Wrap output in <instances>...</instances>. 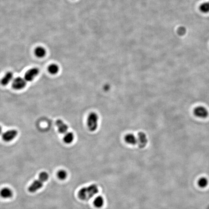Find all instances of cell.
<instances>
[{
    "mask_svg": "<svg viewBox=\"0 0 209 209\" xmlns=\"http://www.w3.org/2000/svg\"><path fill=\"white\" fill-rule=\"evenodd\" d=\"M97 186L92 184L87 187H83L78 191V197L82 200H88L94 197L98 193Z\"/></svg>",
    "mask_w": 209,
    "mask_h": 209,
    "instance_id": "6da1fadb",
    "label": "cell"
},
{
    "mask_svg": "<svg viewBox=\"0 0 209 209\" xmlns=\"http://www.w3.org/2000/svg\"><path fill=\"white\" fill-rule=\"evenodd\" d=\"M99 117L95 112H92L89 114L87 118V126L91 131H95L97 129Z\"/></svg>",
    "mask_w": 209,
    "mask_h": 209,
    "instance_id": "7a4b0ae2",
    "label": "cell"
},
{
    "mask_svg": "<svg viewBox=\"0 0 209 209\" xmlns=\"http://www.w3.org/2000/svg\"><path fill=\"white\" fill-rule=\"evenodd\" d=\"M26 85V81L24 78L17 77L15 78L12 81V86L15 90H21Z\"/></svg>",
    "mask_w": 209,
    "mask_h": 209,
    "instance_id": "3957f363",
    "label": "cell"
},
{
    "mask_svg": "<svg viewBox=\"0 0 209 209\" xmlns=\"http://www.w3.org/2000/svg\"><path fill=\"white\" fill-rule=\"evenodd\" d=\"M39 70L37 68H32L28 70L24 75V79L26 81H32L38 75Z\"/></svg>",
    "mask_w": 209,
    "mask_h": 209,
    "instance_id": "277c9868",
    "label": "cell"
},
{
    "mask_svg": "<svg viewBox=\"0 0 209 209\" xmlns=\"http://www.w3.org/2000/svg\"><path fill=\"white\" fill-rule=\"evenodd\" d=\"M17 131L16 130H9L6 131L2 135L3 140L6 142H9L12 141L17 137Z\"/></svg>",
    "mask_w": 209,
    "mask_h": 209,
    "instance_id": "5b68a950",
    "label": "cell"
},
{
    "mask_svg": "<svg viewBox=\"0 0 209 209\" xmlns=\"http://www.w3.org/2000/svg\"><path fill=\"white\" fill-rule=\"evenodd\" d=\"M195 115L200 118H205L208 116V111L205 108L199 106L195 108L194 111Z\"/></svg>",
    "mask_w": 209,
    "mask_h": 209,
    "instance_id": "8992f818",
    "label": "cell"
},
{
    "mask_svg": "<svg viewBox=\"0 0 209 209\" xmlns=\"http://www.w3.org/2000/svg\"><path fill=\"white\" fill-rule=\"evenodd\" d=\"M148 143V139L145 134L143 132H139L137 138V144L140 148H142L145 146Z\"/></svg>",
    "mask_w": 209,
    "mask_h": 209,
    "instance_id": "52a82bcc",
    "label": "cell"
},
{
    "mask_svg": "<svg viewBox=\"0 0 209 209\" xmlns=\"http://www.w3.org/2000/svg\"><path fill=\"white\" fill-rule=\"evenodd\" d=\"M43 186V182L40 180H37L34 181L29 187V191L31 193H34L42 188Z\"/></svg>",
    "mask_w": 209,
    "mask_h": 209,
    "instance_id": "ba28073f",
    "label": "cell"
},
{
    "mask_svg": "<svg viewBox=\"0 0 209 209\" xmlns=\"http://www.w3.org/2000/svg\"><path fill=\"white\" fill-rule=\"evenodd\" d=\"M56 125L57 126L59 132H60V133L65 134L67 133L68 127L66 123H65L62 120H58L57 121H56Z\"/></svg>",
    "mask_w": 209,
    "mask_h": 209,
    "instance_id": "9c48e42d",
    "label": "cell"
},
{
    "mask_svg": "<svg viewBox=\"0 0 209 209\" xmlns=\"http://www.w3.org/2000/svg\"><path fill=\"white\" fill-rule=\"evenodd\" d=\"M13 78V74L11 72H8L3 77L1 81V83L3 85L5 86L12 80Z\"/></svg>",
    "mask_w": 209,
    "mask_h": 209,
    "instance_id": "30bf717a",
    "label": "cell"
},
{
    "mask_svg": "<svg viewBox=\"0 0 209 209\" xmlns=\"http://www.w3.org/2000/svg\"><path fill=\"white\" fill-rule=\"evenodd\" d=\"M125 141L129 144L136 145L137 144V138L134 135L132 134H128L125 137Z\"/></svg>",
    "mask_w": 209,
    "mask_h": 209,
    "instance_id": "8fae6325",
    "label": "cell"
},
{
    "mask_svg": "<svg viewBox=\"0 0 209 209\" xmlns=\"http://www.w3.org/2000/svg\"><path fill=\"white\" fill-rule=\"evenodd\" d=\"M35 54L37 57H44L46 54V50L43 47H38L35 49Z\"/></svg>",
    "mask_w": 209,
    "mask_h": 209,
    "instance_id": "7c38bea8",
    "label": "cell"
},
{
    "mask_svg": "<svg viewBox=\"0 0 209 209\" xmlns=\"http://www.w3.org/2000/svg\"><path fill=\"white\" fill-rule=\"evenodd\" d=\"M2 197L5 198H8L12 197L13 192L11 189L8 188H3L0 192Z\"/></svg>",
    "mask_w": 209,
    "mask_h": 209,
    "instance_id": "4fadbf2b",
    "label": "cell"
},
{
    "mask_svg": "<svg viewBox=\"0 0 209 209\" xmlns=\"http://www.w3.org/2000/svg\"><path fill=\"white\" fill-rule=\"evenodd\" d=\"M104 202V198L102 196L99 195V196H97L95 198L94 201H93V204L96 208H102V207L103 206Z\"/></svg>",
    "mask_w": 209,
    "mask_h": 209,
    "instance_id": "5bb4252c",
    "label": "cell"
},
{
    "mask_svg": "<svg viewBox=\"0 0 209 209\" xmlns=\"http://www.w3.org/2000/svg\"><path fill=\"white\" fill-rule=\"evenodd\" d=\"M74 135L71 132H67L65 134L64 137V141L66 144H70L73 141Z\"/></svg>",
    "mask_w": 209,
    "mask_h": 209,
    "instance_id": "9a60e30c",
    "label": "cell"
},
{
    "mask_svg": "<svg viewBox=\"0 0 209 209\" xmlns=\"http://www.w3.org/2000/svg\"><path fill=\"white\" fill-rule=\"evenodd\" d=\"M48 71L51 74L55 75L59 71V67L56 64H51L48 67Z\"/></svg>",
    "mask_w": 209,
    "mask_h": 209,
    "instance_id": "2e32d148",
    "label": "cell"
},
{
    "mask_svg": "<svg viewBox=\"0 0 209 209\" xmlns=\"http://www.w3.org/2000/svg\"><path fill=\"white\" fill-rule=\"evenodd\" d=\"M199 10L203 13L209 12V2L202 4L199 6Z\"/></svg>",
    "mask_w": 209,
    "mask_h": 209,
    "instance_id": "e0dca14e",
    "label": "cell"
},
{
    "mask_svg": "<svg viewBox=\"0 0 209 209\" xmlns=\"http://www.w3.org/2000/svg\"><path fill=\"white\" fill-rule=\"evenodd\" d=\"M208 184V180L206 178H201L198 181V185L201 188H205Z\"/></svg>",
    "mask_w": 209,
    "mask_h": 209,
    "instance_id": "ac0fdd59",
    "label": "cell"
},
{
    "mask_svg": "<svg viewBox=\"0 0 209 209\" xmlns=\"http://www.w3.org/2000/svg\"><path fill=\"white\" fill-rule=\"evenodd\" d=\"M57 176L59 179L64 180L67 178V172L65 170H60L58 172Z\"/></svg>",
    "mask_w": 209,
    "mask_h": 209,
    "instance_id": "d6986e66",
    "label": "cell"
},
{
    "mask_svg": "<svg viewBox=\"0 0 209 209\" xmlns=\"http://www.w3.org/2000/svg\"><path fill=\"white\" fill-rule=\"evenodd\" d=\"M49 174H47L46 172H42L39 174L38 179L44 183V182H46L47 180L49 179Z\"/></svg>",
    "mask_w": 209,
    "mask_h": 209,
    "instance_id": "ffe728a7",
    "label": "cell"
},
{
    "mask_svg": "<svg viewBox=\"0 0 209 209\" xmlns=\"http://www.w3.org/2000/svg\"><path fill=\"white\" fill-rule=\"evenodd\" d=\"M178 34H179L180 35H184V34L186 32V30L184 27H180L178 30Z\"/></svg>",
    "mask_w": 209,
    "mask_h": 209,
    "instance_id": "44dd1931",
    "label": "cell"
},
{
    "mask_svg": "<svg viewBox=\"0 0 209 209\" xmlns=\"http://www.w3.org/2000/svg\"><path fill=\"white\" fill-rule=\"evenodd\" d=\"M2 128L1 126H0V134L2 133Z\"/></svg>",
    "mask_w": 209,
    "mask_h": 209,
    "instance_id": "7402d4cb",
    "label": "cell"
}]
</instances>
